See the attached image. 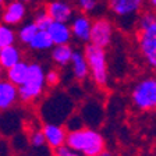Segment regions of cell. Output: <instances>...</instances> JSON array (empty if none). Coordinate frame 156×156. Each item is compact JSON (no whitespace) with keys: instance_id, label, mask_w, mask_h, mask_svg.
Returning <instances> with one entry per match:
<instances>
[{"instance_id":"6da1fadb","label":"cell","mask_w":156,"mask_h":156,"mask_svg":"<svg viewBox=\"0 0 156 156\" xmlns=\"http://www.w3.org/2000/svg\"><path fill=\"white\" fill-rule=\"evenodd\" d=\"M105 138L95 128H78L67 133L66 146L84 156H95L105 149Z\"/></svg>"},{"instance_id":"7a4b0ae2","label":"cell","mask_w":156,"mask_h":156,"mask_svg":"<svg viewBox=\"0 0 156 156\" xmlns=\"http://www.w3.org/2000/svg\"><path fill=\"white\" fill-rule=\"evenodd\" d=\"M45 70L42 64H39L38 62L29 63L28 75L25 81L18 87V99L24 103L38 101L45 92Z\"/></svg>"},{"instance_id":"3957f363","label":"cell","mask_w":156,"mask_h":156,"mask_svg":"<svg viewBox=\"0 0 156 156\" xmlns=\"http://www.w3.org/2000/svg\"><path fill=\"white\" fill-rule=\"evenodd\" d=\"M82 52L87 58L89 74H91L94 82L99 88H105L109 82V64H107L106 49L88 42Z\"/></svg>"},{"instance_id":"277c9868","label":"cell","mask_w":156,"mask_h":156,"mask_svg":"<svg viewBox=\"0 0 156 156\" xmlns=\"http://www.w3.org/2000/svg\"><path fill=\"white\" fill-rule=\"evenodd\" d=\"M131 102L141 112L156 110V77L146 75L134 84Z\"/></svg>"},{"instance_id":"5b68a950","label":"cell","mask_w":156,"mask_h":156,"mask_svg":"<svg viewBox=\"0 0 156 156\" xmlns=\"http://www.w3.org/2000/svg\"><path fill=\"white\" fill-rule=\"evenodd\" d=\"M144 0H109L107 7L110 13L124 27L130 28L131 24L136 23L138 14L142 10Z\"/></svg>"},{"instance_id":"8992f818","label":"cell","mask_w":156,"mask_h":156,"mask_svg":"<svg viewBox=\"0 0 156 156\" xmlns=\"http://www.w3.org/2000/svg\"><path fill=\"white\" fill-rule=\"evenodd\" d=\"M138 49L145 63L156 71V20L145 29L138 31Z\"/></svg>"},{"instance_id":"52a82bcc","label":"cell","mask_w":156,"mask_h":156,"mask_svg":"<svg viewBox=\"0 0 156 156\" xmlns=\"http://www.w3.org/2000/svg\"><path fill=\"white\" fill-rule=\"evenodd\" d=\"M113 32L114 27L110 20L107 17H99L95 21H92L89 43L106 49L107 46H110L112 41H113Z\"/></svg>"},{"instance_id":"ba28073f","label":"cell","mask_w":156,"mask_h":156,"mask_svg":"<svg viewBox=\"0 0 156 156\" xmlns=\"http://www.w3.org/2000/svg\"><path fill=\"white\" fill-rule=\"evenodd\" d=\"M42 134L45 136L46 145L50 148V149H57L60 146L66 145V138H67V133L66 127L62 124L57 123H48L46 121L42 126Z\"/></svg>"},{"instance_id":"9c48e42d","label":"cell","mask_w":156,"mask_h":156,"mask_svg":"<svg viewBox=\"0 0 156 156\" xmlns=\"http://www.w3.org/2000/svg\"><path fill=\"white\" fill-rule=\"evenodd\" d=\"M25 16H27V6L24 4V2L11 0L9 4L4 6V10L2 16H0V18H2V23L6 24V25L16 27L23 23Z\"/></svg>"},{"instance_id":"30bf717a","label":"cell","mask_w":156,"mask_h":156,"mask_svg":"<svg viewBox=\"0 0 156 156\" xmlns=\"http://www.w3.org/2000/svg\"><path fill=\"white\" fill-rule=\"evenodd\" d=\"M71 36L75 38L78 42H89V34H91L92 20L87 14H77L71 18Z\"/></svg>"},{"instance_id":"8fae6325","label":"cell","mask_w":156,"mask_h":156,"mask_svg":"<svg viewBox=\"0 0 156 156\" xmlns=\"http://www.w3.org/2000/svg\"><path fill=\"white\" fill-rule=\"evenodd\" d=\"M45 11L52 17L53 21H58V23H66L71 21L74 17V9L68 3L62 2V0H53L49 2L45 7Z\"/></svg>"},{"instance_id":"7c38bea8","label":"cell","mask_w":156,"mask_h":156,"mask_svg":"<svg viewBox=\"0 0 156 156\" xmlns=\"http://www.w3.org/2000/svg\"><path fill=\"white\" fill-rule=\"evenodd\" d=\"M18 101V87L7 80H0V112L10 110Z\"/></svg>"},{"instance_id":"4fadbf2b","label":"cell","mask_w":156,"mask_h":156,"mask_svg":"<svg viewBox=\"0 0 156 156\" xmlns=\"http://www.w3.org/2000/svg\"><path fill=\"white\" fill-rule=\"evenodd\" d=\"M46 32L49 34L50 39L55 45H67V43L71 42V31H70V27L66 23H58V21H53L50 24Z\"/></svg>"},{"instance_id":"5bb4252c","label":"cell","mask_w":156,"mask_h":156,"mask_svg":"<svg viewBox=\"0 0 156 156\" xmlns=\"http://www.w3.org/2000/svg\"><path fill=\"white\" fill-rule=\"evenodd\" d=\"M70 64H71V71L75 80L85 81L88 78V75H89V68H88V63L84 56V52L74 50L71 56V60H70Z\"/></svg>"},{"instance_id":"9a60e30c","label":"cell","mask_w":156,"mask_h":156,"mask_svg":"<svg viewBox=\"0 0 156 156\" xmlns=\"http://www.w3.org/2000/svg\"><path fill=\"white\" fill-rule=\"evenodd\" d=\"M21 60H23V53H21V49L18 46L11 45L0 49V67L3 70L13 67L14 64H17Z\"/></svg>"},{"instance_id":"2e32d148","label":"cell","mask_w":156,"mask_h":156,"mask_svg":"<svg viewBox=\"0 0 156 156\" xmlns=\"http://www.w3.org/2000/svg\"><path fill=\"white\" fill-rule=\"evenodd\" d=\"M28 68H29V63L21 60L17 64H14L13 67L6 70V80L10 81L11 84H14L16 87H20L25 81L27 75H28Z\"/></svg>"},{"instance_id":"e0dca14e","label":"cell","mask_w":156,"mask_h":156,"mask_svg":"<svg viewBox=\"0 0 156 156\" xmlns=\"http://www.w3.org/2000/svg\"><path fill=\"white\" fill-rule=\"evenodd\" d=\"M74 49L70 46V43L67 45H55L52 48V57L53 63L58 67H66V66L70 64V60H71V56Z\"/></svg>"},{"instance_id":"ac0fdd59","label":"cell","mask_w":156,"mask_h":156,"mask_svg":"<svg viewBox=\"0 0 156 156\" xmlns=\"http://www.w3.org/2000/svg\"><path fill=\"white\" fill-rule=\"evenodd\" d=\"M28 46L31 50H35V52H45V50H49V49L53 48V42L46 31H39L38 29V32L34 35L31 42L28 43Z\"/></svg>"},{"instance_id":"d6986e66","label":"cell","mask_w":156,"mask_h":156,"mask_svg":"<svg viewBox=\"0 0 156 156\" xmlns=\"http://www.w3.org/2000/svg\"><path fill=\"white\" fill-rule=\"evenodd\" d=\"M17 34L10 25L0 23V49L7 48V46L16 45Z\"/></svg>"},{"instance_id":"ffe728a7","label":"cell","mask_w":156,"mask_h":156,"mask_svg":"<svg viewBox=\"0 0 156 156\" xmlns=\"http://www.w3.org/2000/svg\"><path fill=\"white\" fill-rule=\"evenodd\" d=\"M36 32H38V28H36V25L34 23L24 24V25L20 28L18 34H17V39H18L23 45H28Z\"/></svg>"},{"instance_id":"44dd1931","label":"cell","mask_w":156,"mask_h":156,"mask_svg":"<svg viewBox=\"0 0 156 156\" xmlns=\"http://www.w3.org/2000/svg\"><path fill=\"white\" fill-rule=\"evenodd\" d=\"M32 23L35 24L39 31H46V29L50 27V24L53 23V20H52V17L43 10V11H39V13L36 14Z\"/></svg>"},{"instance_id":"7402d4cb","label":"cell","mask_w":156,"mask_h":156,"mask_svg":"<svg viewBox=\"0 0 156 156\" xmlns=\"http://www.w3.org/2000/svg\"><path fill=\"white\" fill-rule=\"evenodd\" d=\"M156 20V14L155 13H144L141 14L140 17H138V20H136V24H138V31H141V29H145L146 27H149L151 24L153 23Z\"/></svg>"},{"instance_id":"603a6c76","label":"cell","mask_w":156,"mask_h":156,"mask_svg":"<svg viewBox=\"0 0 156 156\" xmlns=\"http://www.w3.org/2000/svg\"><path fill=\"white\" fill-rule=\"evenodd\" d=\"M29 140H31V145L36 149H41V148H45L46 146V141H45V136H43L42 131L41 130H35L32 131L31 136H29Z\"/></svg>"},{"instance_id":"cb8c5ba5","label":"cell","mask_w":156,"mask_h":156,"mask_svg":"<svg viewBox=\"0 0 156 156\" xmlns=\"http://www.w3.org/2000/svg\"><path fill=\"white\" fill-rule=\"evenodd\" d=\"M60 80H62L60 73H58L57 70H55V68H52V70H49L48 73H45V81H46V85H49V87H56V85H58Z\"/></svg>"},{"instance_id":"d4e9b609","label":"cell","mask_w":156,"mask_h":156,"mask_svg":"<svg viewBox=\"0 0 156 156\" xmlns=\"http://www.w3.org/2000/svg\"><path fill=\"white\" fill-rule=\"evenodd\" d=\"M98 4H99L98 0H78V6L84 11V14L94 13L98 9Z\"/></svg>"},{"instance_id":"484cf974","label":"cell","mask_w":156,"mask_h":156,"mask_svg":"<svg viewBox=\"0 0 156 156\" xmlns=\"http://www.w3.org/2000/svg\"><path fill=\"white\" fill-rule=\"evenodd\" d=\"M53 156H84V155L75 152V151L70 149L68 146L64 145V146H60V148L55 149V153H53Z\"/></svg>"},{"instance_id":"4316f807","label":"cell","mask_w":156,"mask_h":156,"mask_svg":"<svg viewBox=\"0 0 156 156\" xmlns=\"http://www.w3.org/2000/svg\"><path fill=\"white\" fill-rule=\"evenodd\" d=\"M95 156H113V153L112 152H109V151H106V149H103L102 152H99V153H96Z\"/></svg>"},{"instance_id":"83f0119b","label":"cell","mask_w":156,"mask_h":156,"mask_svg":"<svg viewBox=\"0 0 156 156\" xmlns=\"http://www.w3.org/2000/svg\"><path fill=\"white\" fill-rule=\"evenodd\" d=\"M149 4L153 7V9H156V0H149Z\"/></svg>"},{"instance_id":"f1b7e54d","label":"cell","mask_w":156,"mask_h":156,"mask_svg":"<svg viewBox=\"0 0 156 156\" xmlns=\"http://www.w3.org/2000/svg\"><path fill=\"white\" fill-rule=\"evenodd\" d=\"M6 4V0H0V7H3Z\"/></svg>"},{"instance_id":"f546056e","label":"cell","mask_w":156,"mask_h":156,"mask_svg":"<svg viewBox=\"0 0 156 156\" xmlns=\"http://www.w3.org/2000/svg\"><path fill=\"white\" fill-rule=\"evenodd\" d=\"M2 77H3V68L0 67V80H2Z\"/></svg>"},{"instance_id":"4dcf8cb0","label":"cell","mask_w":156,"mask_h":156,"mask_svg":"<svg viewBox=\"0 0 156 156\" xmlns=\"http://www.w3.org/2000/svg\"><path fill=\"white\" fill-rule=\"evenodd\" d=\"M20 2H25V3H28V2H32V0H20Z\"/></svg>"},{"instance_id":"1f68e13d","label":"cell","mask_w":156,"mask_h":156,"mask_svg":"<svg viewBox=\"0 0 156 156\" xmlns=\"http://www.w3.org/2000/svg\"><path fill=\"white\" fill-rule=\"evenodd\" d=\"M155 156H156V155H155Z\"/></svg>"}]
</instances>
